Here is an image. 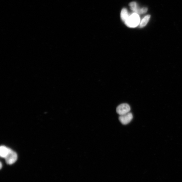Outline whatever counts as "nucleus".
<instances>
[{"mask_svg": "<svg viewBox=\"0 0 182 182\" xmlns=\"http://www.w3.org/2000/svg\"><path fill=\"white\" fill-rule=\"evenodd\" d=\"M9 148L4 146H1L0 147V155L1 157L5 158L9 152Z\"/></svg>", "mask_w": 182, "mask_h": 182, "instance_id": "nucleus-5", "label": "nucleus"}, {"mask_svg": "<svg viewBox=\"0 0 182 182\" xmlns=\"http://www.w3.org/2000/svg\"><path fill=\"white\" fill-rule=\"evenodd\" d=\"M129 6L130 7L132 10L135 12L138 8L137 4L135 2H132L129 4Z\"/></svg>", "mask_w": 182, "mask_h": 182, "instance_id": "nucleus-8", "label": "nucleus"}, {"mask_svg": "<svg viewBox=\"0 0 182 182\" xmlns=\"http://www.w3.org/2000/svg\"><path fill=\"white\" fill-rule=\"evenodd\" d=\"M130 16L127 9L126 8H124L122 9L121 14V17L122 21L125 22Z\"/></svg>", "mask_w": 182, "mask_h": 182, "instance_id": "nucleus-6", "label": "nucleus"}, {"mask_svg": "<svg viewBox=\"0 0 182 182\" xmlns=\"http://www.w3.org/2000/svg\"><path fill=\"white\" fill-rule=\"evenodd\" d=\"M130 106L126 103H123L119 105L117 108V113L120 116L130 112Z\"/></svg>", "mask_w": 182, "mask_h": 182, "instance_id": "nucleus-3", "label": "nucleus"}, {"mask_svg": "<svg viewBox=\"0 0 182 182\" xmlns=\"http://www.w3.org/2000/svg\"><path fill=\"white\" fill-rule=\"evenodd\" d=\"M150 17V15H147L144 18L139 24L140 27H143L145 26L149 21Z\"/></svg>", "mask_w": 182, "mask_h": 182, "instance_id": "nucleus-7", "label": "nucleus"}, {"mask_svg": "<svg viewBox=\"0 0 182 182\" xmlns=\"http://www.w3.org/2000/svg\"><path fill=\"white\" fill-rule=\"evenodd\" d=\"M148 9L146 8H143L141 9L138 8L135 12L137 14H143L147 12Z\"/></svg>", "mask_w": 182, "mask_h": 182, "instance_id": "nucleus-9", "label": "nucleus"}, {"mask_svg": "<svg viewBox=\"0 0 182 182\" xmlns=\"http://www.w3.org/2000/svg\"><path fill=\"white\" fill-rule=\"evenodd\" d=\"M127 26L129 27H135L140 23V18L138 14L134 13L129 16L125 22Z\"/></svg>", "mask_w": 182, "mask_h": 182, "instance_id": "nucleus-1", "label": "nucleus"}, {"mask_svg": "<svg viewBox=\"0 0 182 182\" xmlns=\"http://www.w3.org/2000/svg\"><path fill=\"white\" fill-rule=\"evenodd\" d=\"M2 168V162H1V169Z\"/></svg>", "mask_w": 182, "mask_h": 182, "instance_id": "nucleus-10", "label": "nucleus"}, {"mask_svg": "<svg viewBox=\"0 0 182 182\" xmlns=\"http://www.w3.org/2000/svg\"><path fill=\"white\" fill-rule=\"evenodd\" d=\"M17 155L16 153L12 150H9L8 154L5 158L7 163L12 165L17 160Z\"/></svg>", "mask_w": 182, "mask_h": 182, "instance_id": "nucleus-2", "label": "nucleus"}, {"mask_svg": "<svg viewBox=\"0 0 182 182\" xmlns=\"http://www.w3.org/2000/svg\"><path fill=\"white\" fill-rule=\"evenodd\" d=\"M133 118V114L129 112L126 114L120 116L119 120L123 124L126 125L132 121Z\"/></svg>", "mask_w": 182, "mask_h": 182, "instance_id": "nucleus-4", "label": "nucleus"}]
</instances>
